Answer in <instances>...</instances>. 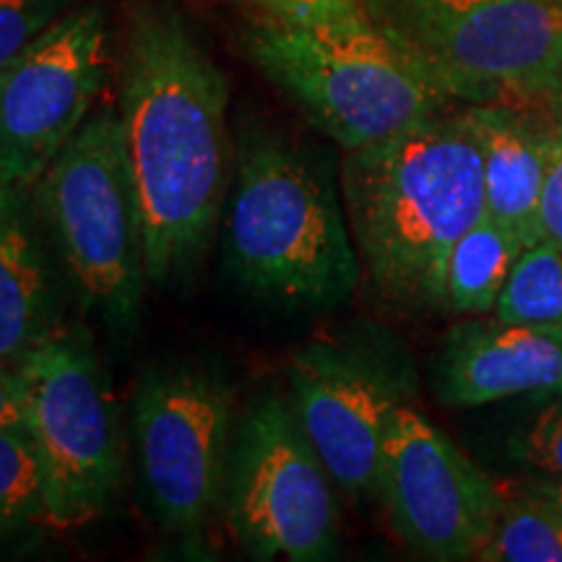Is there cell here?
Instances as JSON below:
<instances>
[{
	"instance_id": "1",
	"label": "cell",
	"mask_w": 562,
	"mask_h": 562,
	"mask_svg": "<svg viewBox=\"0 0 562 562\" xmlns=\"http://www.w3.org/2000/svg\"><path fill=\"white\" fill-rule=\"evenodd\" d=\"M125 159L144 227L146 277L170 286L206 256L227 203V81L165 0L133 9L123 60Z\"/></svg>"
},
{
	"instance_id": "2",
	"label": "cell",
	"mask_w": 562,
	"mask_h": 562,
	"mask_svg": "<svg viewBox=\"0 0 562 562\" xmlns=\"http://www.w3.org/2000/svg\"><path fill=\"white\" fill-rule=\"evenodd\" d=\"M341 199L362 277L385 305L446 311V261L482 220V149L467 110L344 151Z\"/></svg>"
},
{
	"instance_id": "3",
	"label": "cell",
	"mask_w": 562,
	"mask_h": 562,
	"mask_svg": "<svg viewBox=\"0 0 562 562\" xmlns=\"http://www.w3.org/2000/svg\"><path fill=\"white\" fill-rule=\"evenodd\" d=\"M222 240L235 281L294 311H334L362 279L341 186L318 157L269 131L240 133Z\"/></svg>"
},
{
	"instance_id": "4",
	"label": "cell",
	"mask_w": 562,
	"mask_h": 562,
	"mask_svg": "<svg viewBox=\"0 0 562 562\" xmlns=\"http://www.w3.org/2000/svg\"><path fill=\"white\" fill-rule=\"evenodd\" d=\"M245 50L344 151L398 136L448 104L364 9L318 24L261 19Z\"/></svg>"
},
{
	"instance_id": "5",
	"label": "cell",
	"mask_w": 562,
	"mask_h": 562,
	"mask_svg": "<svg viewBox=\"0 0 562 562\" xmlns=\"http://www.w3.org/2000/svg\"><path fill=\"white\" fill-rule=\"evenodd\" d=\"M32 199L83 305L112 334L128 336L149 277L117 108L91 110L34 186Z\"/></svg>"
},
{
	"instance_id": "6",
	"label": "cell",
	"mask_w": 562,
	"mask_h": 562,
	"mask_svg": "<svg viewBox=\"0 0 562 562\" xmlns=\"http://www.w3.org/2000/svg\"><path fill=\"white\" fill-rule=\"evenodd\" d=\"M446 100L533 104L562 47V0H362Z\"/></svg>"
},
{
	"instance_id": "7",
	"label": "cell",
	"mask_w": 562,
	"mask_h": 562,
	"mask_svg": "<svg viewBox=\"0 0 562 562\" xmlns=\"http://www.w3.org/2000/svg\"><path fill=\"white\" fill-rule=\"evenodd\" d=\"M16 370L42 469V518L55 529H81L110 508L125 469L108 370L81 328H55Z\"/></svg>"
},
{
	"instance_id": "8",
	"label": "cell",
	"mask_w": 562,
	"mask_h": 562,
	"mask_svg": "<svg viewBox=\"0 0 562 562\" xmlns=\"http://www.w3.org/2000/svg\"><path fill=\"white\" fill-rule=\"evenodd\" d=\"M222 510L252 560L323 562L339 552L336 484L290 393H258L235 422Z\"/></svg>"
},
{
	"instance_id": "9",
	"label": "cell",
	"mask_w": 562,
	"mask_h": 562,
	"mask_svg": "<svg viewBox=\"0 0 562 562\" xmlns=\"http://www.w3.org/2000/svg\"><path fill=\"white\" fill-rule=\"evenodd\" d=\"M286 381L294 414L336 490L349 501H378L385 430L417 396L409 349L385 328L360 323L294 351Z\"/></svg>"
},
{
	"instance_id": "10",
	"label": "cell",
	"mask_w": 562,
	"mask_h": 562,
	"mask_svg": "<svg viewBox=\"0 0 562 562\" xmlns=\"http://www.w3.org/2000/svg\"><path fill=\"white\" fill-rule=\"evenodd\" d=\"M235 398L220 370L199 362L149 368L131 402L138 474L157 521L201 539L224 508Z\"/></svg>"
},
{
	"instance_id": "11",
	"label": "cell",
	"mask_w": 562,
	"mask_h": 562,
	"mask_svg": "<svg viewBox=\"0 0 562 562\" xmlns=\"http://www.w3.org/2000/svg\"><path fill=\"white\" fill-rule=\"evenodd\" d=\"M110 70L108 16L74 5L0 74V188L34 191L100 100Z\"/></svg>"
},
{
	"instance_id": "12",
	"label": "cell",
	"mask_w": 562,
	"mask_h": 562,
	"mask_svg": "<svg viewBox=\"0 0 562 562\" xmlns=\"http://www.w3.org/2000/svg\"><path fill=\"white\" fill-rule=\"evenodd\" d=\"M378 501L393 533L417 558L476 560L495 531L503 490L425 414H393L381 453Z\"/></svg>"
},
{
	"instance_id": "13",
	"label": "cell",
	"mask_w": 562,
	"mask_h": 562,
	"mask_svg": "<svg viewBox=\"0 0 562 562\" xmlns=\"http://www.w3.org/2000/svg\"><path fill=\"white\" fill-rule=\"evenodd\" d=\"M562 383V328L469 315L442 336L432 391L448 406H484Z\"/></svg>"
},
{
	"instance_id": "14",
	"label": "cell",
	"mask_w": 562,
	"mask_h": 562,
	"mask_svg": "<svg viewBox=\"0 0 562 562\" xmlns=\"http://www.w3.org/2000/svg\"><path fill=\"white\" fill-rule=\"evenodd\" d=\"M482 149L484 214L516 232L524 245L542 240L539 201L547 172V112L539 104H469Z\"/></svg>"
},
{
	"instance_id": "15",
	"label": "cell",
	"mask_w": 562,
	"mask_h": 562,
	"mask_svg": "<svg viewBox=\"0 0 562 562\" xmlns=\"http://www.w3.org/2000/svg\"><path fill=\"white\" fill-rule=\"evenodd\" d=\"M30 191L0 188V362L16 364L55 331V284Z\"/></svg>"
},
{
	"instance_id": "16",
	"label": "cell",
	"mask_w": 562,
	"mask_h": 562,
	"mask_svg": "<svg viewBox=\"0 0 562 562\" xmlns=\"http://www.w3.org/2000/svg\"><path fill=\"white\" fill-rule=\"evenodd\" d=\"M524 248L516 232L482 214V220L463 232L448 252L446 311L467 318L495 313L505 281Z\"/></svg>"
},
{
	"instance_id": "17",
	"label": "cell",
	"mask_w": 562,
	"mask_h": 562,
	"mask_svg": "<svg viewBox=\"0 0 562 562\" xmlns=\"http://www.w3.org/2000/svg\"><path fill=\"white\" fill-rule=\"evenodd\" d=\"M503 490V510L480 562H562V510L526 487Z\"/></svg>"
},
{
	"instance_id": "18",
	"label": "cell",
	"mask_w": 562,
	"mask_h": 562,
	"mask_svg": "<svg viewBox=\"0 0 562 562\" xmlns=\"http://www.w3.org/2000/svg\"><path fill=\"white\" fill-rule=\"evenodd\" d=\"M495 318L562 328V248L547 240L526 245L505 281Z\"/></svg>"
},
{
	"instance_id": "19",
	"label": "cell",
	"mask_w": 562,
	"mask_h": 562,
	"mask_svg": "<svg viewBox=\"0 0 562 562\" xmlns=\"http://www.w3.org/2000/svg\"><path fill=\"white\" fill-rule=\"evenodd\" d=\"M42 518V469L26 425L0 427V531Z\"/></svg>"
},
{
	"instance_id": "20",
	"label": "cell",
	"mask_w": 562,
	"mask_h": 562,
	"mask_svg": "<svg viewBox=\"0 0 562 562\" xmlns=\"http://www.w3.org/2000/svg\"><path fill=\"white\" fill-rule=\"evenodd\" d=\"M510 451L539 480H562V383L529 393V409L516 425Z\"/></svg>"
},
{
	"instance_id": "21",
	"label": "cell",
	"mask_w": 562,
	"mask_h": 562,
	"mask_svg": "<svg viewBox=\"0 0 562 562\" xmlns=\"http://www.w3.org/2000/svg\"><path fill=\"white\" fill-rule=\"evenodd\" d=\"M76 0H0V74Z\"/></svg>"
},
{
	"instance_id": "22",
	"label": "cell",
	"mask_w": 562,
	"mask_h": 562,
	"mask_svg": "<svg viewBox=\"0 0 562 562\" xmlns=\"http://www.w3.org/2000/svg\"><path fill=\"white\" fill-rule=\"evenodd\" d=\"M542 110L547 112L550 138H547V172L542 201H539V227H542V240L562 248V112Z\"/></svg>"
},
{
	"instance_id": "23",
	"label": "cell",
	"mask_w": 562,
	"mask_h": 562,
	"mask_svg": "<svg viewBox=\"0 0 562 562\" xmlns=\"http://www.w3.org/2000/svg\"><path fill=\"white\" fill-rule=\"evenodd\" d=\"M261 13V19L281 24H318L362 9V0H237Z\"/></svg>"
},
{
	"instance_id": "24",
	"label": "cell",
	"mask_w": 562,
	"mask_h": 562,
	"mask_svg": "<svg viewBox=\"0 0 562 562\" xmlns=\"http://www.w3.org/2000/svg\"><path fill=\"white\" fill-rule=\"evenodd\" d=\"M26 422V396L16 364L0 362V427L24 425Z\"/></svg>"
},
{
	"instance_id": "25",
	"label": "cell",
	"mask_w": 562,
	"mask_h": 562,
	"mask_svg": "<svg viewBox=\"0 0 562 562\" xmlns=\"http://www.w3.org/2000/svg\"><path fill=\"white\" fill-rule=\"evenodd\" d=\"M533 104H542L547 110H554V112H562V47L558 53V58H554L550 74H547V79L542 83V89H539V97Z\"/></svg>"
},
{
	"instance_id": "26",
	"label": "cell",
	"mask_w": 562,
	"mask_h": 562,
	"mask_svg": "<svg viewBox=\"0 0 562 562\" xmlns=\"http://www.w3.org/2000/svg\"><path fill=\"white\" fill-rule=\"evenodd\" d=\"M526 490H529L533 497H539V501L552 505V508L562 510V480H537L526 484Z\"/></svg>"
}]
</instances>
